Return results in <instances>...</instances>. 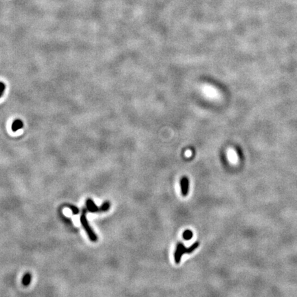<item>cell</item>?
<instances>
[{
	"label": "cell",
	"mask_w": 297,
	"mask_h": 297,
	"mask_svg": "<svg viewBox=\"0 0 297 297\" xmlns=\"http://www.w3.org/2000/svg\"><path fill=\"white\" fill-rule=\"evenodd\" d=\"M199 246V242H195L193 245H191L190 247H188V248H187L183 243H178L177 246H176V249L174 252V259H175V263L176 264L180 263L182 256H183L184 254L192 253V252L195 251L197 248H198Z\"/></svg>",
	"instance_id": "obj_1"
},
{
	"label": "cell",
	"mask_w": 297,
	"mask_h": 297,
	"mask_svg": "<svg viewBox=\"0 0 297 297\" xmlns=\"http://www.w3.org/2000/svg\"><path fill=\"white\" fill-rule=\"evenodd\" d=\"M80 221H81V225L83 227L85 232H86L89 239L92 241V242H96L97 239H98V237H97V235L94 233V231L92 230V228L90 227L89 223L87 222L86 215H85V212H83V213H82V215H81Z\"/></svg>",
	"instance_id": "obj_2"
},
{
	"label": "cell",
	"mask_w": 297,
	"mask_h": 297,
	"mask_svg": "<svg viewBox=\"0 0 297 297\" xmlns=\"http://www.w3.org/2000/svg\"><path fill=\"white\" fill-rule=\"evenodd\" d=\"M181 192L183 196H187L189 191V180L187 177H183L180 180Z\"/></svg>",
	"instance_id": "obj_3"
},
{
	"label": "cell",
	"mask_w": 297,
	"mask_h": 297,
	"mask_svg": "<svg viewBox=\"0 0 297 297\" xmlns=\"http://www.w3.org/2000/svg\"><path fill=\"white\" fill-rule=\"evenodd\" d=\"M86 207L87 211L90 213L101 212V208L98 207L91 198H88L86 200Z\"/></svg>",
	"instance_id": "obj_4"
},
{
	"label": "cell",
	"mask_w": 297,
	"mask_h": 297,
	"mask_svg": "<svg viewBox=\"0 0 297 297\" xmlns=\"http://www.w3.org/2000/svg\"><path fill=\"white\" fill-rule=\"evenodd\" d=\"M23 127V122L21 120L17 119L14 120V121L13 122V124H12V130L13 131H17L20 129H22Z\"/></svg>",
	"instance_id": "obj_5"
},
{
	"label": "cell",
	"mask_w": 297,
	"mask_h": 297,
	"mask_svg": "<svg viewBox=\"0 0 297 297\" xmlns=\"http://www.w3.org/2000/svg\"><path fill=\"white\" fill-rule=\"evenodd\" d=\"M31 282V275L29 272L26 273L22 279V284L24 286H28Z\"/></svg>",
	"instance_id": "obj_6"
},
{
	"label": "cell",
	"mask_w": 297,
	"mask_h": 297,
	"mask_svg": "<svg viewBox=\"0 0 297 297\" xmlns=\"http://www.w3.org/2000/svg\"><path fill=\"white\" fill-rule=\"evenodd\" d=\"M193 236V232L191 230H186L183 233V238L185 240H190Z\"/></svg>",
	"instance_id": "obj_7"
},
{
	"label": "cell",
	"mask_w": 297,
	"mask_h": 297,
	"mask_svg": "<svg viewBox=\"0 0 297 297\" xmlns=\"http://www.w3.org/2000/svg\"><path fill=\"white\" fill-rule=\"evenodd\" d=\"M111 207V204L109 202H105L101 206V212H106Z\"/></svg>",
	"instance_id": "obj_8"
},
{
	"label": "cell",
	"mask_w": 297,
	"mask_h": 297,
	"mask_svg": "<svg viewBox=\"0 0 297 297\" xmlns=\"http://www.w3.org/2000/svg\"><path fill=\"white\" fill-rule=\"evenodd\" d=\"M68 207L74 215H78L79 213V208L77 207H76V206L68 205Z\"/></svg>",
	"instance_id": "obj_9"
},
{
	"label": "cell",
	"mask_w": 297,
	"mask_h": 297,
	"mask_svg": "<svg viewBox=\"0 0 297 297\" xmlns=\"http://www.w3.org/2000/svg\"><path fill=\"white\" fill-rule=\"evenodd\" d=\"M229 156H230V158L232 160V161H237V155L235 154V153L233 151H231L229 152Z\"/></svg>",
	"instance_id": "obj_10"
},
{
	"label": "cell",
	"mask_w": 297,
	"mask_h": 297,
	"mask_svg": "<svg viewBox=\"0 0 297 297\" xmlns=\"http://www.w3.org/2000/svg\"><path fill=\"white\" fill-rule=\"evenodd\" d=\"M6 88L5 84L3 82H0V97H2Z\"/></svg>",
	"instance_id": "obj_11"
}]
</instances>
